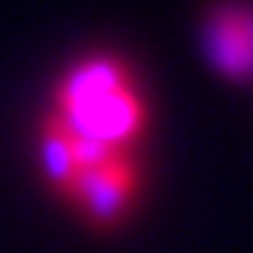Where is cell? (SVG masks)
Here are the masks:
<instances>
[{
  "mask_svg": "<svg viewBox=\"0 0 253 253\" xmlns=\"http://www.w3.org/2000/svg\"><path fill=\"white\" fill-rule=\"evenodd\" d=\"M49 119L73 138L105 151H131L148 122L141 85L115 56H85L59 76Z\"/></svg>",
  "mask_w": 253,
  "mask_h": 253,
  "instance_id": "obj_1",
  "label": "cell"
},
{
  "mask_svg": "<svg viewBox=\"0 0 253 253\" xmlns=\"http://www.w3.org/2000/svg\"><path fill=\"white\" fill-rule=\"evenodd\" d=\"M40 165L49 184L92 224H115L141 188L135 151H105L66 135L53 119L40 128Z\"/></svg>",
  "mask_w": 253,
  "mask_h": 253,
  "instance_id": "obj_2",
  "label": "cell"
},
{
  "mask_svg": "<svg viewBox=\"0 0 253 253\" xmlns=\"http://www.w3.org/2000/svg\"><path fill=\"white\" fill-rule=\"evenodd\" d=\"M207 59L227 79H253V10L217 7L204 23Z\"/></svg>",
  "mask_w": 253,
  "mask_h": 253,
  "instance_id": "obj_3",
  "label": "cell"
}]
</instances>
